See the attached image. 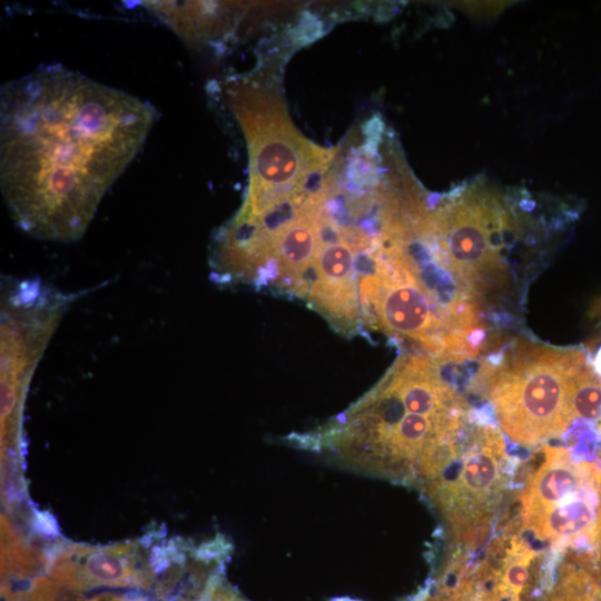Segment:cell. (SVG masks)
Listing matches in <instances>:
<instances>
[{
  "label": "cell",
  "instance_id": "cell-9",
  "mask_svg": "<svg viewBox=\"0 0 601 601\" xmlns=\"http://www.w3.org/2000/svg\"><path fill=\"white\" fill-rule=\"evenodd\" d=\"M49 578L68 591L97 588H142L157 584L154 560L144 556L138 542L110 545L67 543L45 565Z\"/></svg>",
  "mask_w": 601,
  "mask_h": 601
},
{
  "label": "cell",
  "instance_id": "cell-14",
  "mask_svg": "<svg viewBox=\"0 0 601 601\" xmlns=\"http://www.w3.org/2000/svg\"><path fill=\"white\" fill-rule=\"evenodd\" d=\"M66 601H146L142 598L138 597H128V595H119V594H112V593H104L98 594L91 598H72L71 600L66 599Z\"/></svg>",
  "mask_w": 601,
  "mask_h": 601
},
{
  "label": "cell",
  "instance_id": "cell-6",
  "mask_svg": "<svg viewBox=\"0 0 601 601\" xmlns=\"http://www.w3.org/2000/svg\"><path fill=\"white\" fill-rule=\"evenodd\" d=\"M502 199L480 183L452 196L420 220L432 255L477 299L504 282L502 249L514 227Z\"/></svg>",
  "mask_w": 601,
  "mask_h": 601
},
{
  "label": "cell",
  "instance_id": "cell-4",
  "mask_svg": "<svg viewBox=\"0 0 601 601\" xmlns=\"http://www.w3.org/2000/svg\"><path fill=\"white\" fill-rule=\"evenodd\" d=\"M359 278L362 314L370 324L443 359L476 355L481 337L427 293L400 250L373 254Z\"/></svg>",
  "mask_w": 601,
  "mask_h": 601
},
{
  "label": "cell",
  "instance_id": "cell-3",
  "mask_svg": "<svg viewBox=\"0 0 601 601\" xmlns=\"http://www.w3.org/2000/svg\"><path fill=\"white\" fill-rule=\"evenodd\" d=\"M226 95L249 154L247 196L236 216L257 218L304 198L299 193L308 176L327 164V151L300 135L268 89L238 80Z\"/></svg>",
  "mask_w": 601,
  "mask_h": 601
},
{
  "label": "cell",
  "instance_id": "cell-1",
  "mask_svg": "<svg viewBox=\"0 0 601 601\" xmlns=\"http://www.w3.org/2000/svg\"><path fill=\"white\" fill-rule=\"evenodd\" d=\"M148 101L59 63L0 92V188L14 224L75 243L144 147L157 120Z\"/></svg>",
  "mask_w": 601,
  "mask_h": 601
},
{
  "label": "cell",
  "instance_id": "cell-18",
  "mask_svg": "<svg viewBox=\"0 0 601 601\" xmlns=\"http://www.w3.org/2000/svg\"><path fill=\"white\" fill-rule=\"evenodd\" d=\"M332 601H355V600L343 598V599H333Z\"/></svg>",
  "mask_w": 601,
  "mask_h": 601
},
{
  "label": "cell",
  "instance_id": "cell-10",
  "mask_svg": "<svg viewBox=\"0 0 601 601\" xmlns=\"http://www.w3.org/2000/svg\"><path fill=\"white\" fill-rule=\"evenodd\" d=\"M306 298L337 331L351 333L359 325L353 244L342 231L335 240H323Z\"/></svg>",
  "mask_w": 601,
  "mask_h": 601
},
{
  "label": "cell",
  "instance_id": "cell-17",
  "mask_svg": "<svg viewBox=\"0 0 601 601\" xmlns=\"http://www.w3.org/2000/svg\"><path fill=\"white\" fill-rule=\"evenodd\" d=\"M591 312L594 316H601V296L592 305Z\"/></svg>",
  "mask_w": 601,
  "mask_h": 601
},
{
  "label": "cell",
  "instance_id": "cell-5",
  "mask_svg": "<svg viewBox=\"0 0 601 601\" xmlns=\"http://www.w3.org/2000/svg\"><path fill=\"white\" fill-rule=\"evenodd\" d=\"M78 294L35 278L1 279V452L21 442L22 406L32 375Z\"/></svg>",
  "mask_w": 601,
  "mask_h": 601
},
{
  "label": "cell",
  "instance_id": "cell-13",
  "mask_svg": "<svg viewBox=\"0 0 601 601\" xmlns=\"http://www.w3.org/2000/svg\"><path fill=\"white\" fill-rule=\"evenodd\" d=\"M198 601H247L216 572L208 580Z\"/></svg>",
  "mask_w": 601,
  "mask_h": 601
},
{
  "label": "cell",
  "instance_id": "cell-8",
  "mask_svg": "<svg viewBox=\"0 0 601 601\" xmlns=\"http://www.w3.org/2000/svg\"><path fill=\"white\" fill-rule=\"evenodd\" d=\"M506 453L501 434L480 427L462 443L441 473L423 489L457 542L481 539L506 484Z\"/></svg>",
  "mask_w": 601,
  "mask_h": 601
},
{
  "label": "cell",
  "instance_id": "cell-7",
  "mask_svg": "<svg viewBox=\"0 0 601 601\" xmlns=\"http://www.w3.org/2000/svg\"><path fill=\"white\" fill-rule=\"evenodd\" d=\"M543 462L520 496L522 530L556 549L601 548V469L564 447L543 446Z\"/></svg>",
  "mask_w": 601,
  "mask_h": 601
},
{
  "label": "cell",
  "instance_id": "cell-12",
  "mask_svg": "<svg viewBox=\"0 0 601 601\" xmlns=\"http://www.w3.org/2000/svg\"><path fill=\"white\" fill-rule=\"evenodd\" d=\"M572 407L575 418L601 423V378L589 362L575 377Z\"/></svg>",
  "mask_w": 601,
  "mask_h": 601
},
{
  "label": "cell",
  "instance_id": "cell-2",
  "mask_svg": "<svg viewBox=\"0 0 601 601\" xmlns=\"http://www.w3.org/2000/svg\"><path fill=\"white\" fill-rule=\"evenodd\" d=\"M587 362L578 348L519 341L484 365L490 402L511 442L531 449L566 432L575 418V377Z\"/></svg>",
  "mask_w": 601,
  "mask_h": 601
},
{
  "label": "cell",
  "instance_id": "cell-15",
  "mask_svg": "<svg viewBox=\"0 0 601 601\" xmlns=\"http://www.w3.org/2000/svg\"><path fill=\"white\" fill-rule=\"evenodd\" d=\"M1 601H23L22 589H13L11 585L1 584Z\"/></svg>",
  "mask_w": 601,
  "mask_h": 601
},
{
  "label": "cell",
  "instance_id": "cell-16",
  "mask_svg": "<svg viewBox=\"0 0 601 601\" xmlns=\"http://www.w3.org/2000/svg\"><path fill=\"white\" fill-rule=\"evenodd\" d=\"M593 361L594 362H593L592 366H593L594 371L599 373L598 375H601V346L597 351Z\"/></svg>",
  "mask_w": 601,
  "mask_h": 601
},
{
  "label": "cell",
  "instance_id": "cell-11",
  "mask_svg": "<svg viewBox=\"0 0 601 601\" xmlns=\"http://www.w3.org/2000/svg\"><path fill=\"white\" fill-rule=\"evenodd\" d=\"M599 581L590 569L573 560L563 562L546 601H601Z\"/></svg>",
  "mask_w": 601,
  "mask_h": 601
}]
</instances>
